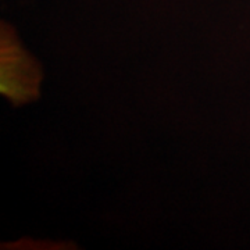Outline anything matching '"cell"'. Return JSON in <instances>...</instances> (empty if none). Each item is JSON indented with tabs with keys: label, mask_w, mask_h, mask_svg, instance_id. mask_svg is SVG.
Masks as SVG:
<instances>
[{
	"label": "cell",
	"mask_w": 250,
	"mask_h": 250,
	"mask_svg": "<svg viewBox=\"0 0 250 250\" xmlns=\"http://www.w3.org/2000/svg\"><path fill=\"white\" fill-rule=\"evenodd\" d=\"M1 45V92L16 102L27 100L35 93L38 68L6 32Z\"/></svg>",
	"instance_id": "6da1fadb"
}]
</instances>
